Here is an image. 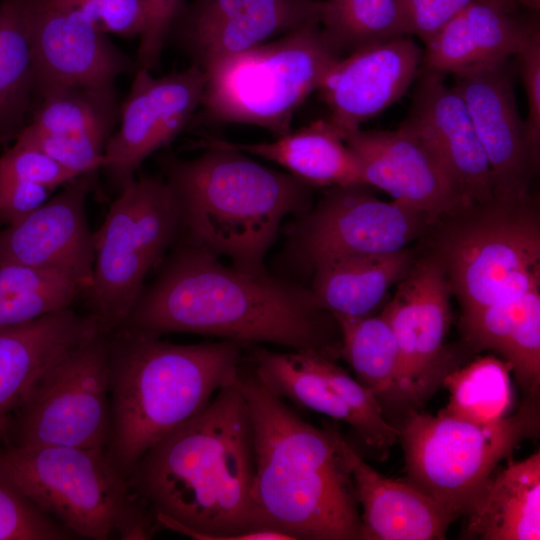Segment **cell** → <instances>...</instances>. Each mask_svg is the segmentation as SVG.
Returning <instances> with one entry per match:
<instances>
[{"label":"cell","mask_w":540,"mask_h":540,"mask_svg":"<svg viewBox=\"0 0 540 540\" xmlns=\"http://www.w3.org/2000/svg\"><path fill=\"white\" fill-rule=\"evenodd\" d=\"M34 98V65L27 0L0 3V143L15 140L27 125Z\"/></svg>","instance_id":"cell-28"},{"label":"cell","mask_w":540,"mask_h":540,"mask_svg":"<svg viewBox=\"0 0 540 540\" xmlns=\"http://www.w3.org/2000/svg\"><path fill=\"white\" fill-rule=\"evenodd\" d=\"M476 0H397L407 36L428 43L450 20Z\"/></svg>","instance_id":"cell-41"},{"label":"cell","mask_w":540,"mask_h":540,"mask_svg":"<svg viewBox=\"0 0 540 540\" xmlns=\"http://www.w3.org/2000/svg\"><path fill=\"white\" fill-rule=\"evenodd\" d=\"M448 218L453 223L434 255L462 313L540 287V223L529 195L494 199Z\"/></svg>","instance_id":"cell-9"},{"label":"cell","mask_w":540,"mask_h":540,"mask_svg":"<svg viewBox=\"0 0 540 540\" xmlns=\"http://www.w3.org/2000/svg\"><path fill=\"white\" fill-rule=\"evenodd\" d=\"M515 4H520L534 11H539L540 0H513Z\"/></svg>","instance_id":"cell-48"},{"label":"cell","mask_w":540,"mask_h":540,"mask_svg":"<svg viewBox=\"0 0 540 540\" xmlns=\"http://www.w3.org/2000/svg\"><path fill=\"white\" fill-rule=\"evenodd\" d=\"M146 23L143 0H107L98 13L96 24L105 34L131 38L142 34Z\"/></svg>","instance_id":"cell-46"},{"label":"cell","mask_w":540,"mask_h":540,"mask_svg":"<svg viewBox=\"0 0 540 540\" xmlns=\"http://www.w3.org/2000/svg\"><path fill=\"white\" fill-rule=\"evenodd\" d=\"M95 174L78 176L23 219L0 230V266L22 265L66 273L89 288L94 233L86 201Z\"/></svg>","instance_id":"cell-17"},{"label":"cell","mask_w":540,"mask_h":540,"mask_svg":"<svg viewBox=\"0 0 540 540\" xmlns=\"http://www.w3.org/2000/svg\"><path fill=\"white\" fill-rule=\"evenodd\" d=\"M228 144L279 164L312 187L364 184L356 157L327 120H317L270 142Z\"/></svg>","instance_id":"cell-26"},{"label":"cell","mask_w":540,"mask_h":540,"mask_svg":"<svg viewBox=\"0 0 540 540\" xmlns=\"http://www.w3.org/2000/svg\"><path fill=\"white\" fill-rule=\"evenodd\" d=\"M240 377V376H239ZM253 433L239 379L155 443L128 482L161 527L196 540H295L251 496Z\"/></svg>","instance_id":"cell-1"},{"label":"cell","mask_w":540,"mask_h":540,"mask_svg":"<svg viewBox=\"0 0 540 540\" xmlns=\"http://www.w3.org/2000/svg\"><path fill=\"white\" fill-rule=\"evenodd\" d=\"M364 184L328 187L316 206L297 216L291 246L303 262L389 254L408 248L439 222L400 201H382Z\"/></svg>","instance_id":"cell-12"},{"label":"cell","mask_w":540,"mask_h":540,"mask_svg":"<svg viewBox=\"0 0 540 540\" xmlns=\"http://www.w3.org/2000/svg\"><path fill=\"white\" fill-rule=\"evenodd\" d=\"M34 97L79 88L116 95L118 77L135 68L95 21L66 0H27Z\"/></svg>","instance_id":"cell-14"},{"label":"cell","mask_w":540,"mask_h":540,"mask_svg":"<svg viewBox=\"0 0 540 540\" xmlns=\"http://www.w3.org/2000/svg\"><path fill=\"white\" fill-rule=\"evenodd\" d=\"M342 57L319 23L200 67L204 116L256 125L276 137L291 131L296 110Z\"/></svg>","instance_id":"cell-7"},{"label":"cell","mask_w":540,"mask_h":540,"mask_svg":"<svg viewBox=\"0 0 540 540\" xmlns=\"http://www.w3.org/2000/svg\"><path fill=\"white\" fill-rule=\"evenodd\" d=\"M54 190L35 183L0 181V222L11 225L50 199Z\"/></svg>","instance_id":"cell-45"},{"label":"cell","mask_w":540,"mask_h":540,"mask_svg":"<svg viewBox=\"0 0 540 540\" xmlns=\"http://www.w3.org/2000/svg\"><path fill=\"white\" fill-rule=\"evenodd\" d=\"M319 21L342 57L407 36L397 0H321Z\"/></svg>","instance_id":"cell-33"},{"label":"cell","mask_w":540,"mask_h":540,"mask_svg":"<svg viewBox=\"0 0 540 540\" xmlns=\"http://www.w3.org/2000/svg\"><path fill=\"white\" fill-rule=\"evenodd\" d=\"M106 332L112 411L106 452L128 478L155 443L239 379L246 345L174 344L124 326Z\"/></svg>","instance_id":"cell-4"},{"label":"cell","mask_w":540,"mask_h":540,"mask_svg":"<svg viewBox=\"0 0 540 540\" xmlns=\"http://www.w3.org/2000/svg\"><path fill=\"white\" fill-rule=\"evenodd\" d=\"M528 104L525 126L529 143L539 156L540 145V30L515 55Z\"/></svg>","instance_id":"cell-43"},{"label":"cell","mask_w":540,"mask_h":540,"mask_svg":"<svg viewBox=\"0 0 540 540\" xmlns=\"http://www.w3.org/2000/svg\"><path fill=\"white\" fill-rule=\"evenodd\" d=\"M74 538L0 475V540Z\"/></svg>","instance_id":"cell-38"},{"label":"cell","mask_w":540,"mask_h":540,"mask_svg":"<svg viewBox=\"0 0 540 540\" xmlns=\"http://www.w3.org/2000/svg\"><path fill=\"white\" fill-rule=\"evenodd\" d=\"M119 109L116 95L65 88L41 96L28 124L46 132L108 140L118 122Z\"/></svg>","instance_id":"cell-34"},{"label":"cell","mask_w":540,"mask_h":540,"mask_svg":"<svg viewBox=\"0 0 540 540\" xmlns=\"http://www.w3.org/2000/svg\"><path fill=\"white\" fill-rule=\"evenodd\" d=\"M243 11V0H195L182 29L184 45L210 34Z\"/></svg>","instance_id":"cell-44"},{"label":"cell","mask_w":540,"mask_h":540,"mask_svg":"<svg viewBox=\"0 0 540 540\" xmlns=\"http://www.w3.org/2000/svg\"><path fill=\"white\" fill-rule=\"evenodd\" d=\"M253 433L251 496L267 527L295 540H356L360 514L335 427L301 419L255 375L240 373Z\"/></svg>","instance_id":"cell-3"},{"label":"cell","mask_w":540,"mask_h":540,"mask_svg":"<svg viewBox=\"0 0 540 540\" xmlns=\"http://www.w3.org/2000/svg\"><path fill=\"white\" fill-rule=\"evenodd\" d=\"M205 86L196 64L155 77L137 68L130 90L119 109V127L109 137L101 169L120 192L141 164L170 144L201 105Z\"/></svg>","instance_id":"cell-15"},{"label":"cell","mask_w":540,"mask_h":540,"mask_svg":"<svg viewBox=\"0 0 540 540\" xmlns=\"http://www.w3.org/2000/svg\"><path fill=\"white\" fill-rule=\"evenodd\" d=\"M423 51L410 36L366 46L341 57L318 91L328 122L342 139L407 91L419 73Z\"/></svg>","instance_id":"cell-20"},{"label":"cell","mask_w":540,"mask_h":540,"mask_svg":"<svg viewBox=\"0 0 540 540\" xmlns=\"http://www.w3.org/2000/svg\"><path fill=\"white\" fill-rule=\"evenodd\" d=\"M499 355L510 364L525 398H538L540 387V290L531 296Z\"/></svg>","instance_id":"cell-37"},{"label":"cell","mask_w":540,"mask_h":540,"mask_svg":"<svg viewBox=\"0 0 540 540\" xmlns=\"http://www.w3.org/2000/svg\"><path fill=\"white\" fill-rule=\"evenodd\" d=\"M354 494L362 507L359 540H439L456 518L406 481L387 478L336 433Z\"/></svg>","instance_id":"cell-22"},{"label":"cell","mask_w":540,"mask_h":540,"mask_svg":"<svg viewBox=\"0 0 540 540\" xmlns=\"http://www.w3.org/2000/svg\"><path fill=\"white\" fill-rule=\"evenodd\" d=\"M309 364L317 370L331 388L343 399L358 421L357 435L376 452L381 461L398 441V429L384 415L375 395L335 361L319 352L302 350Z\"/></svg>","instance_id":"cell-35"},{"label":"cell","mask_w":540,"mask_h":540,"mask_svg":"<svg viewBox=\"0 0 540 540\" xmlns=\"http://www.w3.org/2000/svg\"><path fill=\"white\" fill-rule=\"evenodd\" d=\"M112 434L107 332L68 351L15 415L4 445L107 449Z\"/></svg>","instance_id":"cell-11"},{"label":"cell","mask_w":540,"mask_h":540,"mask_svg":"<svg viewBox=\"0 0 540 540\" xmlns=\"http://www.w3.org/2000/svg\"><path fill=\"white\" fill-rule=\"evenodd\" d=\"M455 89L463 99L488 160L494 199L527 197L539 156L520 117L507 60L454 74Z\"/></svg>","instance_id":"cell-16"},{"label":"cell","mask_w":540,"mask_h":540,"mask_svg":"<svg viewBox=\"0 0 540 540\" xmlns=\"http://www.w3.org/2000/svg\"><path fill=\"white\" fill-rule=\"evenodd\" d=\"M418 76L399 127L427 147L469 206L494 200L490 166L460 94L442 74L419 70Z\"/></svg>","instance_id":"cell-18"},{"label":"cell","mask_w":540,"mask_h":540,"mask_svg":"<svg viewBox=\"0 0 540 540\" xmlns=\"http://www.w3.org/2000/svg\"><path fill=\"white\" fill-rule=\"evenodd\" d=\"M251 358L254 375L272 393L308 410L343 421L357 432L358 421L352 410L309 364L302 350L279 353L255 347Z\"/></svg>","instance_id":"cell-30"},{"label":"cell","mask_w":540,"mask_h":540,"mask_svg":"<svg viewBox=\"0 0 540 540\" xmlns=\"http://www.w3.org/2000/svg\"><path fill=\"white\" fill-rule=\"evenodd\" d=\"M504 0H476L425 44L420 69L458 74L516 55L539 29Z\"/></svg>","instance_id":"cell-23"},{"label":"cell","mask_w":540,"mask_h":540,"mask_svg":"<svg viewBox=\"0 0 540 540\" xmlns=\"http://www.w3.org/2000/svg\"><path fill=\"white\" fill-rule=\"evenodd\" d=\"M0 475L73 537L144 540L161 527L106 449L0 446Z\"/></svg>","instance_id":"cell-6"},{"label":"cell","mask_w":540,"mask_h":540,"mask_svg":"<svg viewBox=\"0 0 540 540\" xmlns=\"http://www.w3.org/2000/svg\"><path fill=\"white\" fill-rule=\"evenodd\" d=\"M83 292L82 285L63 272L22 265L0 266V328L69 308Z\"/></svg>","instance_id":"cell-32"},{"label":"cell","mask_w":540,"mask_h":540,"mask_svg":"<svg viewBox=\"0 0 540 540\" xmlns=\"http://www.w3.org/2000/svg\"><path fill=\"white\" fill-rule=\"evenodd\" d=\"M340 334L339 356L355 379L386 406L402 408L398 384L399 349L395 334L381 315H332Z\"/></svg>","instance_id":"cell-29"},{"label":"cell","mask_w":540,"mask_h":540,"mask_svg":"<svg viewBox=\"0 0 540 540\" xmlns=\"http://www.w3.org/2000/svg\"><path fill=\"white\" fill-rule=\"evenodd\" d=\"M74 6L80 8L88 16H90L96 23V19L99 11L107 0H66Z\"/></svg>","instance_id":"cell-47"},{"label":"cell","mask_w":540,"mask_h":540,"mask_svg":"<svg viewBox=\"0 0 540 540\" xmlns=\"http://www.w3.org/2000/svg\"><path fill=\"white\" fill-rule=\"evenodd\" d=\"M146 23L137 51L139 68L152 70L161 58L166 39L179 18L183 0H143Z\"/></svg>","instance_id":"cell-42"},{"label":"cell","mask_w":540,"mask_h":540,"mask_svg":"<svg viewBox=\"0 0 540 540\" xmlns=\"http://www.w3.org/2000/svg\"><path fill=\"white\" fill-rule=\"evenodd\" d=\"M164 169L186 240L244 271H266L264 258L281 222L312 207V186L254 161L227 141H209L193 159L169 157Z\"/></svg>","instance_id":"cell-5"},{"label":"cell","mask_w":540,"mask_h":540,"mask_svg":"<svg viewBox=\"0 0 540 540\" xmlns=\"http://www.w3.org/2000/svg\"><path fill=\"white\" fill-rule=\"evenodd\" d=\"M512 369L494 356L478 357L452 370L442 386L449 401L439 412L475 424H490L508 416L513 405Z\"/></svg>","instance_id":"cell-31"},{"label":"cell","mask_w":540,"mask_h":540,"mask_svg":"<svg viewBox=\"0 0 540 540\" xmlns=\"http://www.w3.org/2000/svg\"><path fill=\"white\" fill-rule=\"evenodd\" d=\"M539 428L538 398H525L514 414L490 424L410 410L397 428L405 481L457 519L471 510L497 465L538 437Z\"/></svg>","instance_id":"cell-8"},{"label":"cell","mask_w":540,"mask_h":540,"mask_svg":"<svg viewBox=\"0 0 540 540\" xmlns=\"http://www.w3.org/2000/svg\"><path fill=\"white\" fill-rule=\"evenodd\" d=\"M538 290L540 287L524 295L462 313L460 328L466 344L476 351L486 349L499 354L531 296Z\"/></svg>","instance_id":"cell-39"},{"label":"cell","mask_w":540,"mask_h":540,"mask_svg":"<svg viewBox=\"0 0 540 540\" xmlns=\"http://www.w3.org/2000/svg\"><path fill=\"white\" fill-rule=\"evenodd\" d=\"M182 234L176 198L160 176L134 178L94 233L92 281L85 291L101 330L123 325L149 271Z\"/></svg>","instance_id":"cell-10"},{"label":"cell","mask_w":540,"mask_h":540,"mask_svg":"<svg viewBox=\"0 0 540 540\" xmlns=\"http://www.w3.org/2000/svg\"><path fill=\"white\" fill-rule=\"evenodd\" d=\"M451 294L445 270L432 254L414 261L380 313L397 340V384L406 413L423 407L456 369L444 347L452 319Z\"/></svg>","instance_id":"cell-13"},{"label":"cell","mask_w":540,"mask_h":540,"mask_svg":"<svg viewBox=\"0 0 540 540\" xmlns=\"http://www.w3.org/2000/svg\"><path fill=\"white\" fill-rule=\"evenodd\" d=\"M122 326L157 337L184 332L244 345L271 343L333 360L340 348L336 320L310 289L267 271L225 265L186 239L144 286Z\"/></svg>","instance_id":"cell-2"},{"label":"cell","mask_w":540,"mask_h":540,"mask_svg":"<svg viewBox=\"0 0 540 540\" xmlns=\"http://www.w3.org/2000/svg\"><path fill=\"white\" fill-rule=\"evenodd\" d=\"M78 175L41 151L14 143L0 155V181L35 183L55 190Z\"/></svg>","instance_id":"cell-40"},{"label":"cell","mask_w":540,"mask_h":540,"mask_svg":"<svg viewBox=\"0 0 540 540\" xmlns=\"http://www.w3.org/2000/svg\"><path fill=\"white\" fill-rule=\"evenodd\" d=\"M319 21V0H243V11L186 46L199 67Z\"/></svg>","instance_id":"cell-27"},{"label":"cell","mask_w":540,"mask_h":540,"mask_svg":"<svg viewBox=\"0 0 540 540\" xmlns=\"http://www.w3.org/2000/svg\"><path fill=\"white\" fill-rule=\"evenodd\" d=\"M343 140L360 165L365 185L439 221L471 207L434 155L404 129L359 128Z\"/></svg>","instance_id":"cell-19"},{"label":"cell","mask_w":540,"mask_h":540,"mask_svg":"<svg viewBox=\"0 0 540 540\" xmlns=\"http://www.w3.org/2000/svg\"><path fill=\"white\" fill-rule=\"evenodd\" d=\"M101 330L92 315L65 308L0 328V446L45 373L68 351Z\"/></svg>","instance_id":"cell-21"},{"label":"cell","mask_w":540,"mask_h":540,"mask_svg":"<svg viewBox=\"0 0 540 540\" xmlns=\"http://www.w3.org/2000/svg\"><path fill=\"white\" fill-rule=\"evenodd\" d=\"M414 263L406 248L379 255L347 256L316 263L310 289L331 315L368 316Z\"/></svg>","instance_id":"cell-25"},{"label":"cell","mask_w":540,"mask_h":540,"mask_svg":"<svg viewBox=\"0 0 540 540\" xmlns=\"http://www.w3.org/2000/svg\"><path fill=\"white\" fill-rule=\"evenodd\" d=\"M106 139L89 135L46 132L27 124L14 143L46 154L65 169L81 176L102 168Z\"/></svg>","instance_id":"cell-36"},{"label":"cell","mask_w":540,"mask_h":540,"mask_svg":"<svg viewBox=\"0 0 540 540\" xmlns=\"http://www.w3.org/2000/svg\"><path fill=\"white\" fill-rule=\"evenodd\" d=\"M464 539H540V452L507 465L491 475L466 514Z\"/></svg>","instance_id":"cell-24"},{"label":"cell","mask_w":540,"mask_h":540,"mask_svg":"<svg viewBox=\"0 0 540 540\" xmlns=\"http://www.w3.org/2000/svg\"><path fill=\"white\" fill-rule=\"evenodd\" d=\"M504 1H508V2H512V3H514V1H513V0H504ZM514 4H515V3H514Z\"/></svg>","instance_id":"cell-49"}]
</instances>
